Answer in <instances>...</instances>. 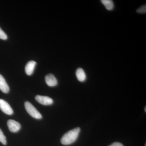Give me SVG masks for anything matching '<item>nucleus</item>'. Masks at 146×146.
Wrapping results in <instances>:
<instances>
[{"label":"nucleus","mask_w":146,"mask_h":146,"mask_svg":"<svg viewBox=\"0 0 146 146\" xmlns=\"http://www.w3.org/2000/svg\"><path fill=\"white\" fill-rule=\"evenodd\" d=\"M80 131V127L74 129L65 133L61 138V143L64 145H69L75 142Z\"/></svg>","instance_id":"obj_1"},{"label":"nucleus","mask_w":146,"mask_h":146,"mask_svg":"<svg viewBox=\"0 0 146 146\" xmlns=\"http://www.w3.org/2000/svg\"><path fill=\"white\" fill-rule=\"evenodd\" d=\"M25 106L27 112L33 117L38 119H42V115L30 102H26L25 103Z\"/></svg>","instance_id":"obj_2"},{"label":"nucleus","mask_w":146,"mask_h":146,"mask_svg":"<svg viewBox=\"0 0 146 146\" xmlns=\"http://www.w3.org/2000/svg\"><path fill=\"white\" fill-rule=\"evenodd\" d=\"M0 109L7 115H12L13 113L10 105L3 100L0 99Z\"/></svg>","instance_id":"obj_3"},{"label":"nucleus","mask_w":146,"mask_h":146,"mask_svg":"<svg viewBox=\"0 0 146 146\" xmlns=\"http://www.w3.org/2000/svg\"><path fill=\"white\" fill-rule=\"evenodd\" d=\"M7 124L9 130L13 133L18 132L21 128V125L20 123L15 120H9Z\"/></svg>","instance_id":"obj_4"},{"label":"nucleus","mask_w":146,"mask_h":146,"mask_svg":"<svg viewBox=\"0 0 146 146\" xmlns=\"http://www.w3.org/2000/svg\"><path fill=\"white\" fill-rule=\"evenodd\" d=\"M36 101L43 105H50L53 103V100L50 97L37 95L35 98Z\"/></svg>","instance_id":"obj_5"},{"label":"nucleus","mask_w":146,"mask_h":146,"mask_svg":"<svg viewBox=\"0 0 146 146\" xmlns=\"http://www.w3.org/2000/svg\"><path fill=\"white\" fill-rule=\"evenodd\" d=\"M45 81L47 85L51 87L55 86L57 85V79L52 74H49L46 76L45 77Z\"/></svg>","instance_id":"obj_6"},{"label":"nucleus","mask_w":146,"mask_h":146,"mask_svg":"<svg viewBox=\"0 0 146 146\" xmlns=\"http://www.w3.org/2000/svg\"><path fill=\"white\" fill-rule=\"evenodd\" d=\"M36 63V62L33 60L29 61L28 63H27L25 68V71L27 75L31 76L32 74L34 72Z\"/></svg>","instance_id":"obj_7"},{"label":"nucleus","mask_w":146,"mask_h":146,"mask_svg":"<svg viewBox=\"0 0 146 146\" xmlns=\"http://www.w3.org/2000/svg\"><path fill=\"white\" fill-rule=\"evenodd\" d=\"M0 90L2 91L3 93L5 94L9 93V86L6 82L5 79L3 77L1 74H0Z\"/></svg>","instance_id":"obj_8"},{"label":"nucleus","mask_w":146,"mask_h":146,"mask_svg":"<svg viewBox=\"0 0 146 146\" xmlns=\"http://www.w3.org/2000/svg\"><path fill=\"white\" fill-rule=\"evenodd\" d=\"M76 76L80 82H83L86 80V76L84 70L81 68H79L76 71Z\"/></svg>","instance_id":"obj_9"},{"label":"nucleus","mask_w":146,"mask_h":146,"mask_svg":"<svg viewBox=\"0 0 146 146\" xmlns=\"http://www.w3.org/2000/svg\"><path fill=\"white\" fill-rule=\"evenodd\" d=\"M101 1L107 10L111 11L114 8V4L113 1L111 0H102Z\"/></svg>","instance_id":"obj_10"},{"label":"nucleus","mask_w":146,"mask_h":146,"mask_svg":"<svg viewBox=\"0 0 146 146\" xmlns=\"http://www.w3.org/2000/svg\"><path fill=\"white\" fill-rule=\"evenodd\" d=\"M0 142L4 145H6L7 144L6 139L5 136L4 135L2 131L0 129Z\"/></svg>","instance_id":"obj_11"},{"label":"nucleus","mask_w":146,"mask_h":146,"mask_svg":"<svg viewBox=\"0 0 146 146\" xmlns=\"http://www.w3.org/2000/svg\"><path fill=\"white\" fill-rule=\"evenodd\" d=\"M137 13H146V5L142 6L136 10Z\"/></svg>","instance_id":"obj_12"},{"label":"nucleus","mask_w":146,"mask_h":146,"mask_svg":"<svg viewBox=\"0 0 146 146\" xmlns=\"http://www.w3.org/2000/svg\"><path fill=\"white\" fill-rule=\"evenodd\" d=\"M7 39V35L0 28V39L6 40Z\"/></svg>","instance_id":"obj_13"},{"label":"nucleus","mask_w":146,"mask_h":146,"mask_svg":"<svg viewBox=\"0 0 146 146\" xmlns=\"http://www.w3.org/2000/svg\"><path fill=\"white\" fill-rule=\"evenodd\" d=\"M109 146H124L123 145V144L121 143H118V142H115V143H113L111 144V145Z\"/></svg>","instance_id":"obj_14"},{"label":"nucleus","mask_w":146,"mask_h":146,"mask_svg":"<svg viewBox=\"0 0 146 146\" xmlns=\"http://www.w3.org/2000/svg\"><path fill=\"white\" fill-rule=\"evenodd\" d=\"M146 107L145 108V112H146Z\"/></svg>","instance_id":"obj_15"}]
</instances>
